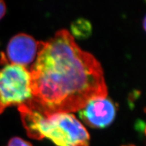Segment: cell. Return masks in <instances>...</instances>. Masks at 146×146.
Returning a JSON list of instances; mask_svg holds the SVG:
<instances>
[{
	"label": "cell",
	"instance_id": "10",
	"mask_svg": "<svg viewBox=\"0 0 146 146\" xmlns=\"http://www.w3.org/2000/svg\"><path fill=\"white\" fill-rule=\"evenodd\" d=\"M145 112H146V110H145Z\"/></svg>",
	"mask_w": 146,
	"mask_h": 146
},
{
	"label": "cell",
	"instance_id": "6",
	"mask_svg": "<svg viewBox=\"0 0 146 146\" xmlns=\"http://www.w3.org/2000/svg\"><path fill=\"white\" fill-rule=\"evenodd\" d=\"M71 32L75 37L78 39H85L91 35L92 27L89 21L80 18L72 24Z\"/></svg>",
	"mask_w": 146,
	"mask_h": 146
},
{
	"label": "cell",
	"instance_id": "8",
	"mask_svg": "<svg viewBox=\"0 0 146 146\" xmlns=\"http://www.w3.org/2000/svg\"><path fill=\"white\" fill-rule=\"evenodd\" d=\"M6 12V6L3 1H0V19H1L5 15Z\"/></svg>",
	"mask_w": 146,
	"mask_h": 146
},
{
	"label": "cell",
	"instance_id": "7",
	"mask_svg": "<svg viewBox=\"0 0 146 146\" xmlns=\"http://www.w3.org/2000/svg\"><path fill=\"white\" fill-rule=\"evenodd\" d=\"M6 146H33L31 143L25 141L23 139L15 137L12 138L8 141Z\"/></svg>",
	"mask_w": 146,
	"mask_h": 146
},
{
	"label": "cell",
	"instance_id": "3",
	"mask_svg": "<svg viewBox=\"0 0 146 146\" xmlns=\"http://www.w3.org/2000/svg\"><path fill=\"white\" fill-rule=\"evenodd\" d=\"M33 98L29 70L22 66L7 64L0 69V114L12 106L25 104Z\"/></svg>",
	"mask_w": 146,
	"mask_h": 146
},
{
	"label": "cell",
	"instance_id": "2",
	"mask_svg": "<svg viewBox=\"0 0 146 146\" xmlns=\"http://www.w3.org/2000/svg\"><path fill=\"white\" fill-rule=\"evenodd\" d=\"M18 110L29 137L47 138L56 146H89V133L70 113L46 114L29 104L20 106Z\"/></svg>",
	"mask_w": 146,
	"mask_h": 146
},
{
	"label": "cell",
	"instance_id": "4",
	"mask_svg": "<svg viewBox=\"0 0 146 146\" xmlns=\"http://www.w3.org/2000/svg\"><path fill=\"white\" fill-rule=\"evenodd\" d=\"M39 43L29 35H16L8 42L5 54L1 55V62L26 67L34 61L39 51Z\"/></svg>",
	"mask_w": 146,
	"mask_h": 146
},
{
	"label": "cell",
	"instance_id": "9",
	"mask_svg": "<svg viewBox=\"0 0 146 146\" xmlns=\"http://www.w3.org/2000/svg\"><path fill=\"white\" fill-rule=\"evenodd\" d=\"M143 29H145V32H146V16H145V18H144V20H143Z\"/></svg>",
	"mask_w": 146,
	"mask_h": 146
},
{
	"label": "cell",
	"instance_id": "1",
	"mask_svg": "<svg viewBox=\"0 0 146 146\" xmlns=\"http://www.w3.org/2000/svg\"><path fill=\"white\" fill-rule=\"evenodd\" d=\"M29 72L33 98L28 104L44 114L76 112L91 100L108 95L99 62L64 29L40 42Z\"/></svg>",
	"mask_w": 146,
	"mask_h": 146
},
{
	"label": "cell",
	"instance_id": "5",
	"mask_svg": "<svg viewBox=\"0 0 146 146\" xmlns=\"http://www.w3.org/2000/svg\"><path fill=\"white\" fill-rule=\"evenodd\" d=\"M81 119L90 127L103 129L114 121L116 108L107 97H98L91 100L78 110Z\"/></svg>",
	"mask_w": 146,
	"mask_h": 146
}]
</instances>
